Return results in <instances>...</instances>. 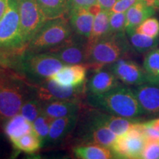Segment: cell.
Here are the masks:
<instances>
[{"mask_svg":"<svg viewBox=\"0 0 159 159\" xmlns=\"http://www.w3.org/2000/svg\"><path fill=\"white\" fill-rule=\"evenodd\" d=\"M86 100L93 108L133 120L145 114L133 89L121 84L102 94H89Z\"/></svg>","mask_w":159,"mask_h":159,"instance_id":"obj_1","label":"cell"},{"mask_svg":"<svg viewBox=\"0 0 159 159\" xmlns=\"http://www.w3.org/2000/svg\"><path fill=\"white\" fill-rule=\"evenodd\" d=\"M34 86L22 75L9 71L0 76V119H7L20 113L21 106L31 97Z\"/></svg>","mask_w":159,"mask_h":159,"instance_id":"obj_2","label":"cell"},{"mask_svg":"<svg viewBox=\"0 0 159 159\" xmlns=\"http://www.w3.org/2000/svg\"><path fill=\"white\" fill-rule=\"evenodd\" d=\"M130 43L124 33L109 34L94 42H88L87 66L95 70L116 62L130 51Z\"/></svg>","mask_w":159,"mask_h":159,"instance_id":"obj_3","label":"cell"},{"mask_svg":"<svg viewBox=\"0 0 159 159\" xmlns=\"http://www.w3.org/2000/svg\"><path fill=\"white\" fill-rule=\"evenodd\" d=\"M65 64L49 52H31L26 50L20 59V74L32 84H39L49 79Z\"/></svg>","mask_w":159,"mask_h":159,"instance_id":"obj_4","label":"cell"},{"mask_svg":"<svg viewBox=\"0 0 159 159\" xmlns=\"http://www.w3.org/2000/svg\"><path fill=\"white\" fill-rule=\"evenodd\" d=\"M72 27L65 18L48 19L33 37L27 51L45 52L62 45L72 36Z\"/></svg>","mask_w":159,"mask_h":159,"instance_id":"obj_5","label":"cell"},{"mask_svg":"<svg viewBox=\"0 0 159 159\" xmlns=\"http://www.w3.org/2000/svg\"><path fill=\"white\" fill-rule=\"evenodd\" d=\"M146 144L142 123L137 122L128 132L117 136L111 150L114 158H141Z\"/></svg>","mask_w":159,"mask_h":159,"instance_id":"obj_6","label":"cell"},{"mask_svg":"<svg viewBox=\"0 0 159 159\" xmlns=\"http://www.w3.org/2000/svg\"><path fill=\"white\" fill-rule=\"evenodd\" d=\"M35 96L42 102L55 99H70L82 101L87 92L86 83L80 86H63L50 79H47L39 84H33Z\"/></svg>","mask_w":159,"mask_h":159,"instance_id":"obj_7","label":"cell"},{"mask_svg":"<svg viewBox=\"0 0 159 159\" xmlns=\"http://www.w3.org/2000/svg\"><path fill=\"white\" fill-rule=\"evenodd\" d=\"M19 15L21 34L28 45L30 41L48 19L36 0H19Z\"/></svg>","mask_w":159,"mask_h":159,"instance_id":"obj_8","label":"cell"},{"mask_svg":"<svg viewBox=\"0 0 159 159\" xmlns=\"http://www.w3.org/2000/svg\"><path fill=\"white\" fill-rule=\"evenodd\" d=\"M49 52L55 55L64 64H86L88 39H73L71 36L62 45Z\"/></svg>","mask_w":159,"mask_h":159,"instance_id":"obj_9","label":"cell"},{"mask_svg":"<svg viewBox=\"0 0 159 159\" xmlns=\"http://www.w3.org/2000/svg\"><path fill=\"white\" fill-rule=\"evenodd\" d=\"M109 69L126 85H139L150 82L144 68L132 61L121 58L111 63Z\"/></svg>","mask_w":159,"mask_h":159,"instance_id":"obj_10","label":"cell"},{"mask_svg":"<svg viewBox=\"0 0 159 159\" xmlns=\"http://www.w3.org/2000/svg\"><path fill=\"white\" fill-rule=\"evenodd\" d=\"M117 135L104 125L93 121L90 117L85 125L81 140L84 144H94L111 149Z\"/></svg>","mask_w":159,"mask_h":159,"instance_id":"obj_11","label":"cell"},{"mask_svg":"<svg viewBox=\"0 0 159 159\" xmlns=\"http://www.w3.org/2000/svg\"><path fill=\"white\" fill-rule=\"evenodd\" d=\"M133 91L145 114L159 116V83L136 85Z\"/></svg>","mask_w":159,"mask_h":159,"instance_id":"obj_12","label":"cell"},{"mask_svg":"<svg viewBox=\"0 0 159 159\" xmlns=\"http://www.w3.org/2000/svg\"><path fill=\"white\" fill-rule=\"evenodd\" d=\"M87 67L85 64H65L49 79L63 86H80L86 83Z\"/></svg>","mask_w":159,"mask_h":159,"instance_id":"obj_13","label":"cell"},{"mask_svg":"<svg viewBox=\"0 0 159 159\" xmlns=\"http://www.w3.org/2000/svg\"><path fill=\"white\" fill-rule=\"evenodd\" d=\"M82 102L79 100L70 99H55L41 101V113L54 119L70 115L79 114Z\"/></svg>","mask_w":159,"mask_h":159,"instance_id":"obj_14","label":"cell"},{"mask_svg":"<svg viewBox=\"0 0 159 159\" xmlns=\"http://www.w3.org/2000/svg\"><path fill=\"white\" fill-rule=\"evenodd\" d=\"M78 117L79 114H74L53 119L51 122L48 136L42 146L55 144L66 138L75 129Z\"/></svg>","mask_w":159,"mask_h":159,"instance_id":"obj_15","label":"cell"},{"mask_svg":"<svg viewBox=\"0 0 159 159\" xmlns=\"http://www.w3.org/2000/svg\"><path fill=\"white\" fill-rule=\"evenodd\" d=\"M89 115L93 121L108 128L117 136L125 134L133 128L135 123L139 122L138 120H133L111 114H105L99 111L91 112Z\"/></svg>","mask_w":159,"mask_h":159,"instance_id":"obj_16","label":"cell"},{"mask_svg":"<svg viewBox=\"0 0 159 159\" xmlns=\"http://www.w3.org/2000/svg\"><path fill=\"white\" fill-rule=\"evenodd\" d=\"M119 85L118 79L110 69H99L86 83L87 92L91 94H102Z\"/></svg>","mask_w":159,"mask_h":159,"instance_id":"obj_17","label":"cell"},{"mask_svg":"<svg viewBox=\"0 0 159 159\" xmlns=\"http://www.w3.org/2000/svg\"><path fill=\"white\" fill-rule=\"evenodd\" d=\"M70 18V25L78 35L89 39L92 30L94 20V13L90 8L80 7L68 13Z\"/></svg>","mask_w":159,"mask_h":159,"instance_id":"obj_18","label":"cell"},{"mask_svg":"<svg viewBox=\"0 0 159 159\" xmlns=\"http://www.w3.org/2000/svg\"><path fill=\"white\" fill-rule=\"evenodd\" d=\"M155 9L153 6L148 5L144 0H140L131 6L126 11V33L136 30L139 25L154 14Z\"/></svg>","mask_w":159,"mask_h":159,"instance_id":"obj_19","label":"cell"},{"mask_svg":"<svg viewBox=\"0 0 159 159\" xmlns=\"http://www.w3.org/2000/svg\"><path fill=\"white\" fill-rule=\"evenodd\" d=\"M33 131V123L20 113L7 119L4 125V132L11 142Z\"/></svg>","mask_w":159,"mask_h":159,"instance_id":"obj_20","label":"cell"},{"mask_svg":"<svg viewBox=\"0 0 159 159\" xmlns=\"http://www.w3.org/2000/svg\"><path fill=\"white\" fill-rule=\"evenodd\" d=\"M74 156L81 159H109L114 156L111 149L94 144H85L72 149Z\"/></svg>","mask_w":159,"mask_h":159,"instance_id":"obj_21","label":"cell"},{"mask_svg":"<svg viewBox=\"0 0 159 159\" xmlns=\"http://www.w3.org/2000/svg\"><path fill=\"white\" fill-rule=\"evenodd\" d=\"M110 11L100 9L94 16V24L88 42L91 43L109 35Z\"/></svg>","mask_w":159,"mask_h":159,"instance_id":"obj_22","label":"cell"},{"mask_svg":"<svg viewBox=\"0 0 159 159\" xmlns=\"http://www.w3.org/2000/svg\"><path fill=\"white\" fill-rule=\"evenodd\" d=\"M47 19L62 17L67 12V0H36Z\"/></svg>","mask_w":159,"mask_h":159,"instance_id":"obj_23","label":"cell"},{"mask_svg":"<svg viewBox=\"0 0 159 159\" xmlns=\"http://www.w3.org/2000/svg\"><path fill=\"white\" fill-rule=\"evenodd\" d=\"M127 34L129 36L130 45L135 50L139 53H147L156 48L158 44V38L153 39L148 35L137 33L136 30L130 32Z\"/></svg>","mask_w":159,"mask_h":159,"instance_id":"obj_24","label":"cell"},{"mask_svg":"<svg viewBox=\"0 0 159 159\" xmlns=\"http://www.w3.org/2000/svg\"><path fill=\"white\" fill-rule=\"evenodd\" d=\"M11 143L16 150L21 151L28 154L35 153L42 147V142L34 131L24 135Z\"/></svg>","mask_w":159,"mask_h":159,"instance_id":"obj_25","label":"cell"},{"mask_svg":"<svg viewBox=\"0 0 159 159\" xmlns=\"http://www.w3.org/2000/svg\"><path fill=\"white\" fill-rule=\"evenodd\" d=\"M143 68L150 82L159 83V49L155 48L147 52Z\"/></svg>","mask_w":159,"mask_h":159,"instance_id":"obj_26","label":"cell"},{"mask_svg":"<svg viewBox=\"0 0 159 159\" xmlns=\"http://www.w3.org/2000/svg\"><path fill=\"white\" fill-rule=\"evenodd\" d=\"M20 114L33 123L41 114V101L36 96L27 99L21 106Z\"/></svg>","mask_w":159,"mask_h":159,"instance_id":"obj_27","label":"cell"},{"mask_svg":"<svg viewBox=\"0 0 159 159\" xmlns=\"http://www.w3.org/2000/svg\"><path fill=\"white\" fill-rule=\"evenodd\" d=\"M53 119L41 113L33 122V130L35 134L39 137L43 143L47 139L49 132L50 125Z\"/></svg>","mask_w":159,"mask_h":159,"instance_id":"obj_28","label":"cell"},{"mask_svg":"<svg viewBox=\"0 0 159 159\" xmlns=\"http://www.w3.org/2000/svg\"><path fill=\"white\" fill-rule=\"evenodd\" d=\"M126 23V12H110L109 18V34L124 33Z\"/></svg>","mask_w":159,"mask_h":159,"instance_id":"obj_29","label":"cell"},{"mask_svg":"<svg viewBox=\"0 0 159 159\" xmlns=\"http://www.w3.org/2000/svg\"><path fill=\"white\" fill-rule=\"evenodd\" d=\"M137 33L156 39L159 35V21L156 18L150 17L136 28Z\"/></svg>","mask_w":159,"mask_h":159,"instance_id":"obj_30","label":"cell"},{"mask_svg":"<svg viewBox=\"0 0 159 159\" xmlns=\"http://www.w3.org/2000/svg\"><path fill=\"white\" fill-rule=\"evenodd\" d=\"M143 159H158L159 158V140L147 142L142 158Z\"/></svg>","mask_w":159,"mask_h":159,"instance_id":"obj_31","label":"cell"},{"mask_svg":"<svg viewBox=\"0 0 159 159\" xmlns=\"http://www.w3.org/2000/svg\"><path fill=\"white\" fill-rule=\"evenodd\" d=\"M96 5H97V0H67L66 13L73 9L80 7L90 8L91 7Z\"/></svg>","mask_w":159,"mask_h":159,"instance_id":"obj_32","label":"cell"},{"mask_svg":"<svg viewBox=\"0 0 159 159\" xmlns=\"http://www.w3.org/2000/svg\"><path fill=\"white\" fill-rule=\"evenodd\" d=\"M139 1L140 0H118L113 6L110 12H114V13L126 12L131 6H133Z\"/></svg>","mask_w":159,"mask_h":159,"instance_id":"obj_33","label":"cell"},{"mask_svg":"<svg viewBox=\"0 0 159 159\" xmlns=\"http://www.w3.org/2000/svg\"><path fill=\"white\" fill-rule=\"evenodd\" d=\"M117 1L118 0H97V4L101 9L110 11Z\"/></svg>","mask_w":159,"mask_h":159,"instance_id":"obj_34","label":"cell"},{"mask_svg":"<svg viewBox=\"0 0 159 159\" xmlns=\"http://www.w3.org/2000/svg\"><path fill=\"white\" fill-rule=\"evenodd\" d=\"M143 124H144L145 126L154 129V130H156L159 132V118L153 119V120H151L150 122H144Z\"/></svg>","mask_w":159,"mask_h":159,"instance_id":"obj_35","label":"cell"},{"mask_svg":"<svg viewBox=\"0 0 159 159\" xmlns=\"http://www.w3.org/2000/svg\"><path fill=\"white\" fill-rule=\"evenodd\" d=\"M7 7V0H0V19L5 14Z\"/></svg>","mask_w":159,"mask_h":159,"instance_id":"obj_36","label":"cell"},{"mask_svg":"<svg viewBox=\"0 0 159 159\" xmlns=\"http://www.w3.org/2000/svg\"><path fill=\"white\" fill-rule=\"evenodd\" d=\"M11 71V69L7 68V66H5L1 62V61H0V76H2V75H5L6 73L9 72V71Z\"/></svg>","mask_w":159,"mask_h":159,"instance_id":"obj_37","label":"cell"},{"mask_svg":"<svg viewBox=\"0 0 159 159\" xmlns=\"http://www.w3.org/2000/svg\"><path fill=\"white\" fill-rule=\"evenodd\" d=\"M153 7L156 9H159V0H154Z\"/></svg>","mask_w":159,"mask_h":159,"instance_id":"obj_38","label":"cell"},{"mask_svg":"<svg viewBox=\"0 0 159 159\" xmlns=\"http://www.w3.org/2000/svg\"><path fill=\"white\" fill-rule=\"evenodd\" d=\"M0 121H1V119H0Z\"/></svg>","mask_w":159,"mask_h":159,"instance_id":"obj_39","label":"cell"}]
</instances>
